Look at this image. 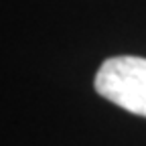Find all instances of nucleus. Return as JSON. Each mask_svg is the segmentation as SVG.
I'll return each mask as SVG.
<instances>
[{"label":"nucleus","mask_w":146,"mask_h":146,"mask_svg":"<svg viewBox=\"0 0 146 146\" xmlns=\"http://www.w3.org/2000/svg\"><path fill=\"white\" fill-rule=\"evenodd\" d=\"M96 91L122 110L146 118V59L120 55L102 63L94 79Z\"/></svg>","instance_id":"nucleus-1"}]
</instances>
